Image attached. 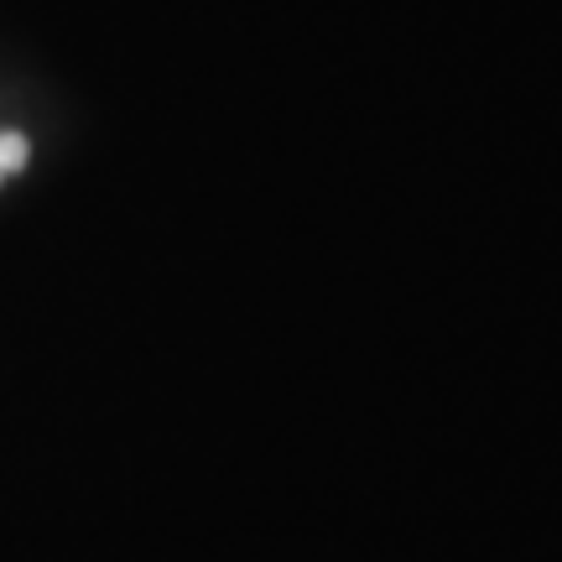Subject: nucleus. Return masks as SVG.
<instances>
[{"mask_svg": "<svg viewBox=\"0 0 562 562\" xmlns=\"http://www.w3.org/2000/svg\"><path fill=\"white\" fill-rule=\"evenodd\" d=\"M26 161V140L21 136H0V172H16Z\"/></svg>", "mask_w": 562, "mask_h": 562, "instance_id": "nucleus-1", "label": "nucleus"}]
</instances>
